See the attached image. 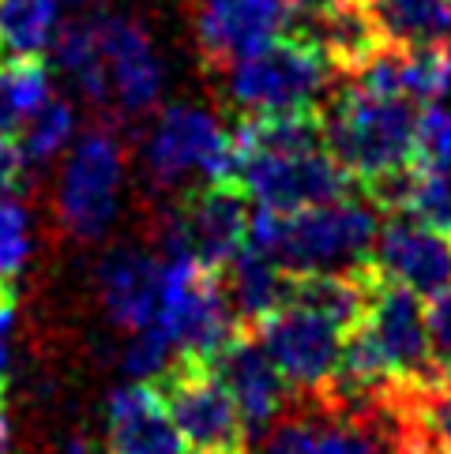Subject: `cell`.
<instances>
[{"instance_id": "4fadbf2b", "label": "cell", "mask_w": 451, "mask_h": 454, "mask_svg": "<svg viewBox=\"0 0 451 454\" xmlns=\"http://www.w3.org/2000/svg\"><path fill=\"white\" fill-rule=\"evenodd\" d=\"M282 38L309 45L343 72H358L376 50H384L365 0H286Z\"/></svg>"}, {"instance_id": "d6a6232c", "label": "cell", "mask_w": 451, "mask_h": 454, "mask_svg": "<svg viewBox=\"0 0 451 454\" xmlns=\"http://www.w3.org/2000/svg\"><path fill=\"white\" fill-rule=\"evenodd\" d=\"M60 454H94V447H91L87 440H79V435H75V440H68V443L60 447Z\"/></svg>"}, {"instance_id": "7402d4cb", "label": "cell", "mask_w": 451, "mask_h": 454, "mask_svg": "<svg viewBox=\"0 0 451 454\" xmlns=\"http://www.w3.org/2000/svg\"><path fill=\"white\" fill-rule=\"evenodd\" d=\"M50 102V68L42 57H0V136H20L23 124Z\"/></svg>"}, {"instance_id": "603a6c76", "label": "cell", "mask_w": 451, "mask_h": 454, "mask_svg": "<svg viewBox=\"0 0 451 454\" xmlns=\"http://www.w3.org/2000/svg\"><path fill=\"white\" fill-rule=\"evenodd\" d=\"M57 8V0H0V57H42Z\"/></svg>"}, {"instance_id": "8fae6325", "label": "cell", "mask_w": 451, "mask_h": 454, "mask_svg": "<svg viewBox=\"0 0 451 454\" xmlns=\"http://www.w3.org/2000/svg\"><path fill=\"white\" fill-rule=\"evenodd\" d=\"M124 176V151L121 139L109 128H91L75 143L72 158L64 161L57 215L60 225L79 240L106 233V225L117 215V192Z\"/></svg>"}, {"instance_id": "484cf974", "label": "cell", "mask_w": 451, "mask_h": 454, "mask_svg": "<svg viewBox=\"0 0 451 454\" xmlns=\"http://www.w3.org/2000/svg\"><path fill=\"white\" fill-rule=\"evenodd\" d=\"M417 166L451 169V102L417 113Z\"/></svg>"}, {"instance_id": "7a4b0ae2", "label": "cell", "mask_w": 451, "mask_h": 454, "mask_svg": "<svg viewBox=\"0 0 451 454\" xmlns=\"http://www.w3.org/2000/svg\"><path fill=\"white\" fill-rule=\"evenodd\" d=\"M324 128L331 158L361 188L417 161V106L402 94L365 90L350 79L324 102Z\"/></svg>"}, {"instance_id": "e0dca14e", "label": "cell", "mask_w": 451, "mask_h": 454, "mask_svg": "<svg viewBox=\"0 0 451 454\" xmlns=\"http://www.w3.org/2000/svg\"><path fill=\"white\" fill-rule=\"evenodd\" d=\"M286 23V0H200L196 45L211 68H230L233 60L275 42Z\"/></svg>"}, {"instance_id": "cb8c5ba5", "label": "cell", "mask_w": 451, "mask_h": 454, "mask_svg": "<svg viewBox=\"0 0 451 454\" xmlns=\"http://www.w3.org/2000/svg\"><path fill=\"white\" fill-rule=\"evenodd\" d=\"M72 124H75V117H72L68 102H64V98L45 102L35 117L23 124V132L15 136L30 166H42V161H50L53 154H60L64 143H68V136H72Z\"/></svg>"}, {"instance_id": "f546056e", "label": "cell", "mask_w": 451, "mask_h": 454, "mask_svg": "<svg viewBox=\"0 0 451 454\" xmlns=\"http://www.w3.org/2000/svg\"><path fill=\"white\" fill-rule=\"evenodd\" d=\"M402 454H451V447L440 440L437 432H432V425L425 420V413L417 410V417L410 420L407 435H402Z\"/></svg>"}, {"instance_id": "44dd1931", "label": "cell", "mask_w": 451, "mask_h": 454, "mask_svg": "<svg viewBox=\"0 0 451 454\" xmlns=\"http://www.w3.org/2000/svg\"><path fill=\"white\" fill-rule=\"evenodd\" d=\"M380 42L410 45L451 42V0H365Z\"/></svg>"}, {"instance_id": "2e32d148", "label": "cell", "mask_w": 451, "mask_h": 454, "mask_svg": "<svg viewBox=\"0 0 451 454\" xmlns=\"http://www.w3.org/2000/svg\"><path fill=\"white\" fill-rule=\"evenodd\" d=\"M99 38L109 102L121 106L124 113H147L158 102V90H162V60L154 53L151 35L128 15L102 12Z\"/></svg>"}, {"instance_id": "9c48e42d", "label": "cell", "mask_w": 451, "mask_h": 454, "mask_svg": "<svg viewBox=\"0 0 451 454\" xmlns=\"http://www.w3.org/2000/svg\"><path fill=\"white\" fill-rule=\"evenodd\" d=\"M249 192L237 181H203L181 192L166 225V252L192 255L196 263L222 270L249 245Z\"/></svg>"}, {"instance_id": "5b68a950", "label": "cell", "mask_w": 451, "mask_h": 454, "mask_svg": "<svg viewBox=\"0 0 451 454\" xmlns=\"http://www.w3.org/2000/svg\"><path fill=\"white\" fill-rule=\"evenodd\" d=\"M154 323L166 331L177 356H200V361H211L241 327L222 274L196 263L192 255H170L162 263V297Z\"/></svg>"}, {"instance_id": "ba28073f", "label": "cell", "mask_w": 451, "mask_h": 454, "mask_svg": "<svg viewBox=\"0 0 451 454\" xmlns=\"http://www.w3.org/2000/svg\"><path fill=\"white\" fill-rule=\"evenodd\" d=\"M358 327L365 331V338L380 353L384 368L392 372V380L402 391L425 395L444 383L437 361H432L429 316H425V304L417 294H410V289H402L395 282L376 278Z\"/></svg>"}, {"instance_id": "4316f807", "label": "cell", "mask_w": 451, "mask_h": 454, "mask_svg": "<svg viewBox=\"0 0 451 454\" xmlns=\"http://www.w3.org/2000/svg\"><path fill=\"white\" fill-rule=\"evenodd\" d=\"M27 252H30L27 210L15 203V196H0V278H12L23 267Z\"/></svg>"}, {"instance_id": "7c38bea8", "label": "cell", "mask_w": 451, "mask_h": 454, "mask_svg": "<svg viewBox=\"0 0 451 454\" xmlns=\"http://www.w3.org/2000/svg\"><path fill=\"white\" fill-rule=\"evenodd\" d=\"M237 184L264 210L297 215L335 203L353 192V176L328 151L316 154H245L237 158Z\"/></svg>"}, {"instance_id": "3957f363", "label": "cell", "mask_w": 451, "mask_h": 454, "mask_svg": "<svg viewBox=\"0 0 451 454\" xmlns=\"http://www.w3.org/2000/svg\"><path fill=\"white\" fill-rule=\"evenodd\" d=\"M422 398L407 391L368 413L305 398L301 410H286L275 425L256 432L245 454H402V435L422 410Z\"/></svg>"}, {"instance_id": "83f0119b", "label": "cell", "mask_w": 451, "mask_h": 454, "mask_svg": "<svg viewBox=\"0 0 451 454\" xmlns=\"http://www.w3.org/2000/svg\"><path fill=\"white\" fill-rule=\"evenodd\" d=\"M429 342H432V361H437L440 376L451 380V289L429 297Z\"/></svg>"}, {"instance_id": "ffe728a7", "label": "cell", "mask_w": 451, "mask_h": 454, "mask_svg": "<svg viewBox=\"0 0 451 454\" xmlns=\"http://www.w3.org/2000/svg\"><path fill=\"white\" fill-rule=\"evenodd\" d=\"M218 274H222V286H226V297H230L233 316L241 323H252V327L294 301V278L297 274L279 267L275 259L252 252L249 245L241 248Z\"/></svg>"}, {"instance_id": "d4e9b609", "label": "cell", "mask_w": 451, "mask_h": 454, "mask_svg": "<svg viewBox=\"0 0 451 454\" xmlns=\"http://www.w3.org/2000/svg\"><path fill=\"white\" fill-rule=\"evenodd\" d=\"M173 353L177 349L166 338V331L158 327V323H151V327L132 334V342L124 349V368H128V376H136V380H154L173 364Z\"/></svg>"}, {"instance_id": "ac0fdd59", "label": "cell", "mask_w": 451, "mask_h": 454, "mask_svg": "<svg viewBox=\"0 0 451 454\" xmlns=\"http://www.w3.org/2000/svg\"><path fill=\"white\" fill-rule=\"evenodd\" d=\"M106 443H109V454H185L188 450L151 380L128 383L109 395Z\"/></svg>"}, {"instance_id": "5bb4252c", "label": "cell", "mask_w": 451, "mask_h": 454, "mask_svg": "<svg viewBox=\"0 0 451 454\" xmlns=\"http://www.w3.org/2000/svg\"><path fill=\"white\" fill-rule=\"evenodd\" d=\"M368 267L376 278L410 289L422 301L437 297L451 289V237L410 215H392L376 233Z\"/></svg>"}, {"instance_id": "8992f818", "label": "cell", "mask_w": 451, "mask_h": 454, "mask_svg": "<svg viewBox=\"0 0 451 454\" xmlns=\"http://www.w3.org/2000/svg\"><path fill=\"white\" fill-rule=\"evenodd\" d=\"M154 391L162 398L173 428L181 432L188 450L211 454H245L249 428L241 420L230 391L215 376V368L200 356H173V364L154 376Z\"/></svg>"}, {"instance_id": "e575fe53", "label": "cell", "mask_w": 451, "mask_h": 454, "mask_svg": "<svg viewBox=\"0 0 451 454\" xmlns=\"http://www.w3.org/2000/svg\"><path fill=\"white\" fill-rule=\"evenodd\" d=\"M0 405H4V376H0Z\"/></svg>"}, {"instance_id": "1f68e13d", "label": "cell", "mask_w": 451, "mask_h": 454, "mask_svg": "<svg viewBox=\"0 0 451 454\" xmlns=\"http://www.w3.org/2000/svg\"><path fill=\"white\" fill-rule=\"evenodd\" d=\"M8 447H12V425L4 417V405H0V454H8Z\"/></svg>"}, {"instance_id": "6da1fadb", "label": "cell", "mask_w": 451, "mask_h": 454, "mask_svg": "<svg viewBox=\"0 0 451 454\" xmlns=\"http://www.w3.org/2000/svg\"><path fill=\"white\" fill-rule=\"evenodd\" d=\"M380 233V215L373 200L343 196L297 215L256 210L249 218V248L275 259L289 274L316 270H358L368 263Z\"/></svg>"}, {"instance_id": "9a60e30c", "label": "cell", "mask_w": 451, "mask_h": 454, "mask_svg": "<svg viewBox=\"0 0 451 454\" xmlns=\"http://www.w3.org/2000/svg\"><path fill=\"white\" fill-rule=\"evenodd\" d=\"M207 364L215 368V376L222 380L226 391H230L237 413L249 428V440L256 432H264L267 425H275V420L289 410V395L294 391H289L279 364L271 361V353L264 349V342L249 327H237L230 334V342H226Z\"/></svg>"}, {"instance_id": "d6986e66", "label": "cell", "mask_w": 451, "mask_h": 454, "mask_svg": "<svg viewBox=\"0 0 451 454\" xmlns=\"http://www.w3.org/2000/svg\"><path fill=\"white\" fill-rule=\"evenodd\" d=\"M99 289L109 319L124 331H143L158 319V297H162V263L132 245L113 248L99 267Z\"/></svg>"}, {"instance_id": "30bf717a", "label": "cell", "mask_w": 451, "mask_h": 454, "mask_svg": "<svg viewBox=\"0 0 451 454\" xmlns=\"http://www.w3.org/2000/svg\"><path fill=\"white\" fill-rule=\"evenodd\" d=\"M256 338L279 364L289 391H297L301 398H320L343 361L346 331L305 304H286L256 323Z\"/></svg>"}, {"instance_id": "d590c367", "label": "cell", "mask_w": 451, "mask_h": 454, "mask_svg": "<svg viewBox=\"0 0 451 454\" xmlns=\"http://www.w3.org/2000/svg\"><path fill=\"white\" fill-rule=\"evenodd\" d=\"M185 454H211V450H185Z\"/></svg>"}, {"instance_id": "52a82bcc", "label": "cell", "mask_w": 451, "mask_h": 454, "mask_svg": "<svg viewBox=\"0 0 451 454\" xmlns=\"http://www.w3.org/2000/svg\"><path fill=\"white\" fill-rule=\"evenodd\" d=\"M147 169L154 184L177 188L188 176L203 181H237L233 136L218 124L215 113L200 106H170L147 136Z\"/></svg>"}, {"instance_id": "4dcf8cb0", "label": "cell", "mask_w": 451, "mask_h": 454, "mask_svg": "<svg viewBox=\"0 0 451 454\" xmlns=\"http://www.w3.org/2000/svg\"><path fill=\"white\" fill-rule=\"evenodd\" d=\"M15 304L20 294L8 278H0V376L8 372V338H12V323H15Z\"/></svg>"}, {"instance_id": "f1b7e54d", "label": "cell", "mask_w": 451, "mask_h": 454, "mask_svg": "<svg viewBox=\"0 0 451 454\" xmlns=\"http://www.w3.org/2000/svg\"><path fill=\"white\" fill-rule=\"evenodd\" d=\"M422 413L432 425V432H437L440 440L451 447V380H444L440 387H432V391L422 398Z\"/></svg>"}, {"instance_id": "836d02e7", "label": "cell", "mask_w": 451, "mask_h": 454, "mask_svg": "<svg viewBox=\"0 0 451 454\" xmlns=\"http://www.w3.org/2000/svg\"><path fill=\"white\" fill-rule=\"evenodd\" d=\"M57 4H68V8H83L87 0H57Z\"/></svg>"}, {"instance_id": "277c9868", "label": "cell", "mask_w": 451, "mask_h": 454, "mask_svg": "<svg viewBox=\"0 0 451 454\" xmlns=\"http://www.w3.org/2000/svg\"><path fill=\"white\" fill-rule=\"evenodd\" d=\"M331 64L294 38H275L226 68V94L241 117L324 109Z\"/></svg>"}]
</instances>
